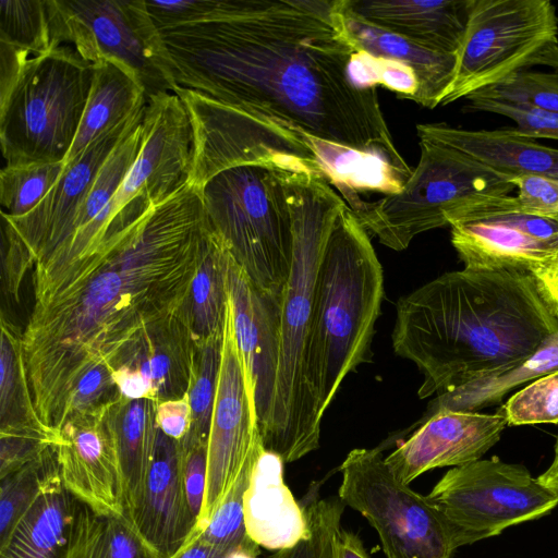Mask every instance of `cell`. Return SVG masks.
I'll list each match as a JSON object with an SVG mask.
<instances>
[{
	"label": "cell",
	"mask_w": 558,
	"mask_h": 558,
	"mask_svg": "<svg viewBox=\"0 0 558 558\" xmlns=\"http://www.w3.org/2000/svg\"><path fill=\"white\" fill-rule=\"evenodd\" d=\"M66 44L92 64L111 60L141 82L147 99L178 88L171 59L146 0H57Z\"/></svg>",
	"instance_id": "cell-13"
},
{
	"label": "cell",
	"mask_w": 558,
	"mask_h": 558,
	"mask_svg": "<svg viewBox=\"0 0 558 558\" xmlns=\"http://www.w3.org/2000/svg\"><path fill=\"white\" fill-rule=\"evenodd\" d=\"M157 402L151 399H126L120 396L111 407L125 515L134 509L151 463L158 426Z\"/></svg>",
	"instance_id": "cell-30"
},
{
	"label": "cell",
	"mask_w": 558,
	"mask_h": 558,
	"mask_svg": "<svg viewBox=\"0 0 558 558\" xmlns=\"http://www.w3.org/2000/svg\"><path fill=\"white\" fill-rule=\"evenodd\" d=\"M465 112H487L507 117L515 122L517 134L529 138L558 140V113L530 106L482 97H468Z\"/></svg>",
	"instance_id": "cell-45"
},
{
	"label": "cell",
	"mask_w": 558,
	"mask_h": 558,
	"mask_svg": "<svg viewBox=\"0 0 558 558\" xmlns=\"http://www.w3.org/2000/svg\"><path fill=\"white\" fill-rule=\"evenodd\" d=\"M340 472L339 498L367 519L386 558H451L456 549L438 511L393 474L379 449L351 450Z\"/></svg>",
	"instance_id": "cell-12"
},
{
	"label": "cell",
	"mask_w": 558,
	"mask_h": 558,
	"mask_svg": "<svg viewBox=\"0 0 558 558\" xmlns=\"http://www.w3.org/2000/svg\"><path fill=\"white\" fill-rule=\"evenodd\" d=\"M343 12L347 29L356 50L409 65L420 83L415 102L430 109L439 106L453 80L457 54L428 50L376 27L350 12L347 0Z\"/></svg>",
	"instance_id": "cell-27"
},
{
	"label": "cell",
	"mask_w": 558,
	"mask_h": 558,
	"mask_svg": "<svg viewBox=\"0 0 558 558\" xmlns=\"http://www.w3.org/2000/svg\"><path fill=\"white\" fill-rule=\"evenodd\" d=\"M121 396L126 399H151V387L148 380L136 369L121 366L111 372Z\"/></svg>",
	"instance_id": "cell-52"
},
{
	"label": "cell",
	"mask_w": 558,
	"mask_h": 558,
	"mask_svg": "<svg viewBox=\"0 0 558 558\" xmlns=\"http://www.w3.org/2000/svg\"><path fill=\"white\" fill-rule=\"evenodd\" d=\"M558 369V332L529 359L456 389L436 395L417 425L444 410L478 412L499 402L510 390Z\"/></svg>",
	"instance_id": "cell-31"
},
{
	"label": "cell",
	"mask_w": 558,
	"mask_h": 558,
	"mask_svg": "<svg viewBox=\"0 0 558 558\" xmlns=\"http://www.w3.org/2000/svg\"><path fill=\"white\" fill-rule=\"evenodd\" d=\"M449 227L451 244L466 269L531 274L558 252V217L525 213L512 195L478 203Z\"/></svg>",
	"instance_id": "cell-14"
},
{
	"label": "cell",
	"mask_w": 558,
	"mask_h": 558,
	"mask_svg": "<svg viewBox=\"0 0 558 558\" xmlns=\"http://www.w3.org/2000/svg\"><path fill=\"white\" fill-rule=\"evenodd\" d=\"M93 73V64L71 45L27 60L0 98L5 166L64 162L81 124Z\"/></svg>",
	"instance_id": "cell-8"
},
{
	"label": "cell",
	"mask_w": 558,
	"mask_h": 558,
	"mask_svg": "<svg viewBox=\"0 0 558 558\" xmlns=\"http://www.w3.org/2000/svg\"><path fill=\"white\" fill-rule=\"evenodd\" d=\"M384 296L381 264L367 230L345 206L328 236L316 276L303 390L312 434L350 372L369 360Z\"/></svg>",
	"instance_id": "cell-4"
},
{
	"label": "cell",
	"mask_w": 558,
	"mask_h": 558,
	"mask_svg": "<svg viewBox=\"0 0 558 558\" xmlns=\"http://www.w3.org/2000/svg\"><path fill=\"white\" fill-rule=\"evenodd\" d=\"M128 518L159 558H172L196 529L181 473L180 442L160 429L138 500Z\"/></svg>",
	"instance_id": "cell-21"
},
{
	"label": "cell",
	"mask_w": 558,
	"mask_h": 558,
	"mask_svg": "<svg viewBox=\"0 0 558 558\" xmlns=\"http://www.w3.org/2000/svg\"><path fill=\"white\" fill-rule=\"evenodd\" d=\"M558 46V16L549 0H469L468 23L453 80L439 106L499 84L541 64Z\"/></svg>",
	"instance_id": "cell-9"
},
{
	"label": "cell",
	"mask_w": 558,
	"mask_h": 558,
	"mask_svg": "<svg viewBox=\"0 0 558 558\" xmlns=\"http://www.w3.org/2000/svg\"><path fill=\"white\" fill-rule=\"evenodd\" d=\"M64 162L5 166L0 172L1 213L10 218L29 214L62 174Z\"/></svg>",
	"instance_id": "cell-38"
},
{
	"label": "cell",
	"mask_w": 558,
	"mask_h": 558,
	"mask_svg": "<svg viewBox=\"0 0 558 558\" xmlns=\"http://www.w3.org/2000/svg\"><path fill=\"white\" fill-rule=\"evenodd\" d=\"M146 106L147 104L126 121L95 140L81 155L64 163L57 183L29 214L10 218L1 213L22 236L34 262L53 252L70 238L76 213L98 169L126 130L145 112Z\"/></svg>",
	"instance_id": "cell-20"
},
{
	"label": "cell",
	"mask_w": 558,
	"mask_h": 558,
	"mask_svg": "<svg viewBox=\"0 0 558 558\" xmlns=\"http://www.w3.org/2000/svg\"><path fill=\"white\" fill-rule=\"evenodd\" d=\"M88 558H159L125 514H97Z\"/></svg>",
	"instance_id": "cell-42"
},
{
	"label": "cell",
	"mask_w": 558,
	"mask_h": 558,
	"mask_svg": "<svg viewBox=\"0 0 558 558\" xmlns=\"http://www.w3.org/2000/svg\"><path fill=\"white\" fill-rule=\"evenodd\" d=\"M144 116L145 112L132 123L98 169L76 213L70 238L104 210L132 169L143 146Z\"/></svg>",
	"instance_id": "cell-35"
},
{
	"label": "cell",
	"mask_w": 558,
	"mask_h": 558,
	"mask_svg": "<svg viewBox=\"0 0 558 558\" xmlns=\"http://www.w3.org/2000/svg\"><path fill=\"white\" fill-rule=\"evenodd\" d=\"M230 551L202 539L193 533L192 537L172 558H225Z\"/></svg>",
	"instance_id": "cell-53"
},
{
	"label": "cell",
	"mask_w": 558,
	"mask_h": 558,
	"mask_svg": "<svg viewBox=\"0 0 558 558\" xmlns=\"http://www.w3.org/2000/svg\"><path fill=\"white\" fill-rule=\"evenodd\" d=\"M223 332L195 343L187 390L191 425L182 442L207 444L221 364Z\"/></svg>",
	"instance_id": "cell-36"
},
{
	"label": "cell",
	"mask_w": 558,
	"mask_h": 558,
	"mask_svg": "<svg viewBox=\"0 0 558 558\" xmlns=\"http://www.w3.org/2000/svg\"><path fill=\"white\" fill-rule=\"evenodd\" d=\"M283 463L263 445L244 494L247 535L259 547L274 551L293 547L307 532L305 508L284 483Z\"/></svg>",
	"instance_id": "cell-23"
},
{
	"label": "cell",
	"mask_w": 558,
	"mask_h": 558,
	"mask_svg": "<svg viewBox=\"0 0 558 558\" xmlns=\"http://www.w3.org/2000/svg\"><path fill=\"white\" fill-rule=\"evenodd\" d=\"M454 549L549 513L558 497L522 464L498 457L450 469L426 496Z\"/></svg>",
	"instance_id": "cell-10"
},
{
	"label": "cell",
	"mask_w": 558,
	"mask_h": 558,
	"mask_svg": "<svg viewBox=\"0 0 558 558\" xmlns=\"http://www.w3.org/2000/svg\"><path fill=\"white\" fill-rule=\"evenodd\" d=\"M0 41L33 57L68 45L57 0H0Z\"/></svg>",
	"instance_id": "cell-33"
},
{
	"label": "cell",
	"mask_w": 558,
	"mask_h": 558,
	"mask_svg": "<svg viewBox=\"0 0 558 558\" xmlns=\"http://www.w3.org/2000/svg\"><path fill=\"white\" fill-rule=\"evenodd\" d=\"M228 295L259 432L272 409L281 350V294L257 286L230 257Z\"/></svg>",
	"instance_id": "cell-17"
},
{
	"label": "cell",
	"mask_w": 558,
	"mask_h": 558,
	"mask_svg": "<svg viewBox=\"0 0 558 558\" xmlns=\"http://www.w3.org/2000/svg\"><path fill=\"white\" fill-rule=\"evenodd\" d=\"M210 231L187 183L116 235L61 246L34 262L22 340L37 413L59 430L81 378L111 363L185 304Z\"/></svg>",
	"instance_id": "cell-2"
},
{
	"label": "cell",
	"mask_w": 558,
	"mask_h": 558,
	"mask_svg": "<svg viewBox=\"0 0 558 558\" xmlns=\"http://www.w3.org/2000/svg\"><path fill=\"white\" fill-rule=\"evenodd\" d=\"M542 64L558 69V46L544 56Z\"/></svg>",
	"instance_id": "cell-56"
},
{
	"label": "cell",
	"mask_w": 558,
	"mask_h": 558,
	"mask_svg": "<svg viewBox=\"0 0 558 558\" xmlns=\"http://www.w3.org/2000/svg\"><path fill=\"white\" fill-rule=\"evenodd\" d=\"M231 254L210 229L183 312L195 343L223 332Z\"/></svg>",
	"instance_id": "cell-32"
},
{
	"label": "cell",
	"mask_w": 558,
	"mask_h": 558,
	"mask_svg": "<svg viewBox=\"0 0 558 558\" xmlns=\"http://www.w3.org/2000/svg\"><path fill=\"white\" fill-rule=\"evenodd\" d=\"M179 442L181 473L191 509L198 522L206 489L208 445Z\"/></svg>",
	"instance_id": "cell-47"
},
{
	"label": "cell",
	"mask_w": 558,
	"mask_h": 558,
	"mask_svg": "<svg viewBox=\"0 0 558 558\" xmlns=\"http://www.w3.org/2000/svg\"><path fill=\"white\" fill-rule=\"evenodd\" d=\"M259 436L228 295L221 364L208 439L206 489L195 531L203 529L219 507Z\"/></svg>",
	"instance_id": "cell-15"
},
{
	"label": "cell",
	"mask_w": 558,
	"mask_h": 558,
	"mask_svg": "<svg viewBox=\"0 0 558 558\" xmlns=\"http://www.w3.org/2000/svg\"><path fill=\"white\" fill-rule=\"evenodd\" d=\"M156 422L162 433L181 441L191 425V407L187 395L178 400L157 403Z\"/></svg>",
	"instance_id": "cell-49"
},
{
	"label": "cell",
	"mask_w": 558,
	"mask_h": 558,
	"mask_svg": "<svg viewBox=\"0 0 558 558\" xmlns=\"http://www.w3.org/2000/svg\"><path fill=\"white\" fill-rule=\"evenodd\" d=\"M58 477L56 447L0 477V544L10 537L21 519Z\"/></svg>",
	"instance_id": "cell-34"
},
{
	"label": "cell",
	"mask_w": 558,
	"mask_h": 558,
	"mask_svg": "<svg viewBox=\"0 0 558 558\" xmlns=\"http://www.w3.org/2000/svg\"><path fill=\"white\" fill-rule=\"evenodd\" d=\"M195 339L183 307L148 328L109 366L112 372L125 366L138 371L151 387L157 403L187 395Z\"/></svg>",
	"instance_id": "cell-25"
},
{
	"label": "cell",
	"mask_w": 558,
	"mask_h": 558,
	"mask_svg": "<svg viewBox=\"0 0 558 558\" xmlns=\"http://www.w3.org/2000/svg\"><path fill=\"white\" fill-rule=\"evenodd\" d=\"M420 160L403 189L352 210L379 242L402 251L418 234L449 226L468 208L515 191L495 171L416 128Z\"/></svg>",
	"instance_id": "cell-7"
},
{
	"label": "cell",
	"mask_w": 558,
	"mask_h": 558,
	"mask_svg": "<svg viewBox=\"0 0 558 558\" xmlns=\"http://www.w3.org/2000/svg\"><path fill=\"white\" fill-rule=\"evenodd\" d=\"M350 73L357 85L376 87L379 84L400 98L416 101L420 89L417 76L402 62L356 50L350 64Z\"/></svg>",
	"instance_id": "cell-43"
},
{
	"label": "cell",
	"mask_w": 558,
	"mask_h": 558,
	"mask_svg": "<svg viewBox=\"0 0 558 558\" xmlns=\"http://www.w3.org/2000/svg\"><path fill=\"white\" fill-rule=\"evenodd\" d=\"M416 128L511 179L538 174L558 180V148L521 136L513 128L465 130L440 122Z\"/></svg>",
	"instance_id": "cell-26"
},
{
	"label": "cell",
	"mask_w": 558,
	"mask_h": 558,
	"mask_svg": "<svg viewBox=\"0 0 558 558\" xmlns=\"http://www.w3.org/2000/svg\"><path fill=\"white\" fill-rule=\"evenodd\" d=\"M557 332L530 272L463 268L399 299L392 347L422 374L424 399L515 365Z\"/></svg>",
	"instance_id": "cell-3"
},
{
	"label": "cell",
	"mask_w": 558,
	"mask_h": 558,
	"mask_svg": "<svg viewBox=\"0 0 558 558\" xmlns=\"http://www.w3.org/2000/svg\"><path fill=\"white\" fill-rule=\"evenodd\" d=\"M34 266L31 250L1 214V293L0 317L12 319L11 312L20 304V292L26 271ZM13 320V319H12Z\"/></svg>",
	"instance_id": "cell-44"
},
{
	"label": "cell",
	"mask_w": 558,
	"mask_h": 558,
	"mask_svg": "<svg viewBox=\"0 0 558 558\" xmlns=\"http://www.w3.org/2000/svg\"><path fill=\"white\" fill-rule=\"evenodd\" d=\"M333 558H371L357 534L340 530L335 543Z\"/></svg>",
	"instance_id": "cell-54"
},
{
	"label": "cell",
	"mask_w": 558,
	"mask_h": 558,
	"mask_svg": "<svg viewBox=\"0 0 558 558\" xmlns=\"http://www.w3.org/2000/svg\"><path fill=\"white\" fill-rule=\"evenodd\" d=\"M538 482L558 497V436L551 464L537 477Z\"/></svg>",
	"instance_id": "cell-55"
},
{
	"label": "cell",
	"mask_w": 558,
	"mask_h": 558,
	"mask_svg": "<svg viewBox=\"0 0 558 558\" xmlns=\"http://www.w3.org/2000/svg\"><path fill=\"white\" fill-rule=\"evenodd\" d=\"M468 97L489 98L558 113V73L521 70L504 82Z\"/></svg>",
	"instance_id": "cell-41"
},
{
	"label": "cell",
	"mask_w": 558,
	"mask_h": 558,
	"mask_svg": "<svg viewBox=\"0 0 558 558\" xmlns=\"http://www.w3.org/2000/svg\"><path fill=\"white\" fill-rule=\"evenodd\" d=\"M283 174L293 221V254L281 293V350L274 403L260 435L265 448L288 463L319 447L305 414L304 355L320 259L347 204L330 184L305 167L283 166Z\"/></svg>",
	"instance_id": "cell-5"
},
{
	"label": "cell",
	"mask_w": 558,
	"mask_h": 558,
	"mask_svg": "<svg viewBox=\"0 0 558 558\" xmlns=\"http://www.w3.org/2000/svg\"><path fill=\"white\" fill-rule=\"evenodd\" d=\"M93 69L85 110L64 163L81 155L95 140L126 121L147 104L141 82L124 65L104 60L94 63Z\"/></svg>",
	"instance_id": "cell-29"
},
{
	"label": "cell",
	"mask_w": 558,
	"mask_h": 558,
	"mask_svg": "<svg viewBox=\"0 0 558 558\" xmlns=\"http://www.w3.org/2000/svg\"><path fill=\"white\" fill-rule=\"evenodd\" d=\"M264 445L262 435L255 441L235 482L206 525L194 531L202 539L228 550L245 549L259 554V546L247 535L244 522V494L253 465Z\"/></svg>",
	"instance_id": "cell-37"
},
{
	"label": "cell",
	"mask_w": 558,
	"mask_h": 558,
	"mask_svg": "<svg viewBox=\"0 0 558 558\" xmlns=\"http://www.w3.org/2000/svg\"><path fill=\"white\" fill-rule=\"evenodd\" d=\"M0 477L56 447L59 433L39 417L29 387L23 331L0 317Z\"/></svg>",
	"instance_id": "cell-19"
},
{
	"label": "cell",
	"mask_w": 558,
	"mask_h": 558,
	"mask_svg": "<svg viewBox=\"0 0 558 558\" xmlns=\"http://www.w3.org/2000/svg\"><path fill=\"white\" fill-rule=\"evenodd\" d=\"M506 426L499 411H439L420 423L385 460L393 474L409 485L429 470L480 460L497 444Z\"/></svg>",
	"instance_id": "cell-18"
},
{
	"label": "cell",
	"mask_w": 558,
	"mask_h": 558,
	"mask_svg": "<svg viewBox=\"0 0 558 558\" xmlns=\"http://www.w3.org/2000/svg\"><path fill=\"white\" fill-rule=\"evenodd\" d=\"M192 147L190 117L179 96H150L143 119V146L132 169L104 210L61 245L116 235L136 225L190 182Z\"/></svg>",
	"instance_id": "cell-11"
},
{
	"label": "cell",
	"mask_w": 558,
	"mask_h": 558,
	"mask_svg": "<svg viewBox=\"0 0 558 558\" xmlns=\"http://www.w3.org/2000/svg\"><path fill=\"white\" fill-rule=\"evenodd\" d=\"M347 8L417 46L457 54L465 34L469 0H347Z\"/></svg>",
	"instance_id": "cell-24"
},
{
	"label": "cell",
	"mask_w": 558,
	"mask_h": 558,
	"mask_svg": "<svg viewBox=\"0 0 558 558\" xmlns=\"http://www.w3.org/2000/svg\"><path fill=\"white\" fill-rule=\"evenodd\" d=\"M517 202L522 210L533 215L558 217V180L538 174L511 179Z\"/></svg>",
	"instance_id": "cell-46"
},
{
	"label": "cell",
	"mask_w": 558,
	"mask_h": 558,
	"mask_svg": "<svg viewBox=\"0 0 558 558\" xmlns=\"http://www.w3.org/2000/svg\"><path fill=\"white\" fill-rule=\"evenodd\" d=\"M97 513L53 481L0 544V558H88Z\"/></svg>",
	"instance_id": "cell-22"
},
{
	"label": "cell",
	"mask_w": 558,
	"mask_h": 558,
	"mask_svg": "<svg viewBox=\"0 0 558 558\" xmlns=\"http://www.w3.org/2000/svg\"><path fill=\"white\" fill-rule=\"evenodd\" d=\"M119 396L120 391L114 384L111 371L104 365L97 366L78 381L71 399L68 418L73 412L99 405Z\"/></svg>",
	"instance_id": "cell-48"
},
{
	"label": "cell",
	"mask_w": 558,
	"mask_h": 558,
	"mask_svg": "<svg viewBox=\"0 0 558 558\" xmlns=\"http://www.w3.org/2000/svg\"><path fill=\"white\" fill-rule=\"evenodd\" d=\"M306 146L320 177L339 192L351 210L363 201L361 193L376 192L384 196L396 194L410 179L379 155L359 151L311 135Z\"/></svg>",
	"instance_id": "cell-28"
},
{
	"label": "cell",
	"mask_w": 558,
	"mask_h": 558,
	"mask_svg": "<svg viewBox=\"0 0 558 558\" xmlns=\"http://www.w3.org/2000/svg\"><path fill=\"white\" fill-rule=\"evenodd\" d=\"M543 301L558 319V252L543 267L531 272Z\"/></svg>",
	"instance_id": "cell-51"
},
{
	"label": "cell",
	"mask_w": 558,
	"mask_h": 558,
	"mask_svg": "<svg viewBox=\"0 0 558 558\" xmlns=\"http://www.w3.org/2000/svg\"><path fill=\"white\" fill-rule=\"evenodd\" d=\"M344 506L339 497L311 502L305 507V536L293 547L275 551L267 558H333Z\"/></svg>",
	"instance_id": "cell-39"
},
{
	"label": "cell",
	"mask_w": 558,
	"mask_h": 558,
	"mask_svg": "<svg viewBox=\"0 0 558 558\" xmlns=\"http://www.w3.org/2000/svg\"><path fill=\"white\" fill-rule=\"evenodd\" d=\"M201 195L208 225L259 287L281 294L293 254V221L282 162L275 159L226 169Z\"/></svg>",
	"instance_id": "cell-6"
},
{
	"label": "cell",
	"mask_w": 558,
	"mask_h": 558,
	"mask_svg": "<svg viewBox=\"0 0 558 558\" xmlns=\"http://www.w3.org/2000/svg\"><path fill=\"white\" fill-rule=\"evenodd\" d=\"M344 0H205L194 23L160 31L178 87L217 102L242 160L312 161L307 135L384 157L411 177L376 87L357 85Z\"/></svg>",
	"instance_id": "cell-1"
},
{
	"label": "cell",
	"mask_w": 558,
	"mask_h": 558,
	"mask_svg": "<svg viewBox=\"0 0 558 558\" xmlns=\"http://www.w3.org/2000/svg\"><path fill=\"white\" fill-rule=\"evenodd\" d=\"M31 56L28 51L0 41V98L9 93Z\"/></svg>",
	"instance_id": "cell-50"
},
{
	"label": "cell",
	"mask_w": 558,
	"mask_h": 558,
	"mask_svg": "<svg viewBox=\"0 0 558 558\" xmlns=\"http://www.w3.org/2000/svg\"><path fill=\"white\" fill-rule=\"evenodd\" d=\"M116 399L73 412L59 429L56 445L62 484L101 515L125 514L111 424Z\"/></svg>",
	"instance_id": "cell-16"
},
{
	"label": "cell",
	"mask_w": 558,
	"mask_h": 558,
	"mask_svg": "<svg viewBox=\"0 0 558 558\" xmlns=\"http://www.w3.org/2000/svg\"><path fill=\"white\" fill-rule=\"evenodd\" d=\"M507 425L558 423V369L532 380L498 410Z\"/></svg>",
	"instance_id": "cell-40"
}]
</instances>
